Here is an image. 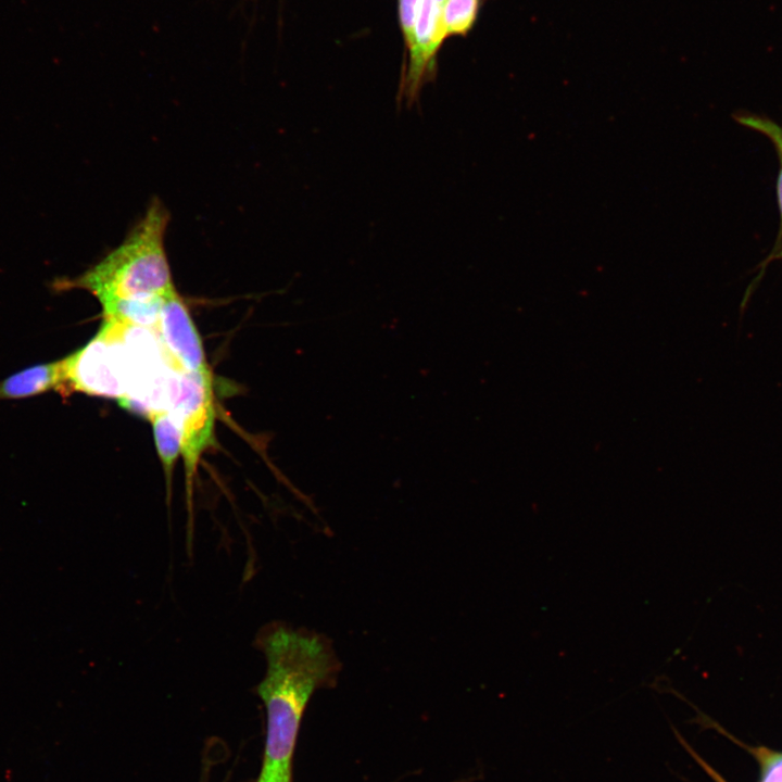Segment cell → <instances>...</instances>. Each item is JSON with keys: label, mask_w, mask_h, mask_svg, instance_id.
Returning a JSON list of instances; mask_svg holds the SVG:
<instances>
[{"label": "cell", "mask_w": 782, "mask_h": 782, "mask_svg": "<svg viewBox=\"0 0 782 782\" xmlns=\"http://www.w3.org/2000/svg\"><path fill=\"white\" fill-rule=\"evenodd\" d=\"M254 644L267 665L256 686L266 710L258 781L291 782L292 756L304 710L316 690L336 683L341 664L328 638L280 621L262 628Z\"/></svg>", "instance_id": "6da1fadb"}, {"label": "cell", "mask_w": 782, "mask_h": 782, "mask_svg": "<svg viewBox=\"0 0 782 782\" xmlns=\"http://www.w3.org/2000/svg\"><path fill=\"white\" fill-rule=\"evenodd\" d=\"M168 211L153 200L127 237L68 285L101 305L119 300L164 298L175 291L165 250Z\"/></svg>", "instance_id": "7a4b0ae2"}, {"label": "cell", "mask_w": 782, "mask_h": 782, "mask_svg": "<svg viewBox=\"0 0 782 782\" xmlns=\"http://www.w3.org/2000/svg\"><path fill=\"white\" fill-rule=\"evenodd\" d=\"M182 426V457L186 472L188 506L187 545L192 548L193 479L201 454L214 436L215 406L211 373H180L176 398L169 408Z\"/></svg>", "instance_id": "3957f363"}, {"label": "cell", "mask_w": 782, "mask_h": 782, "mask_svg": "<svg viewBox=\"0 0 782 782\" xmlns=\"http://www.w3.org/2000/svg\"><path fill=\"white\" fill-rule=\"evenodd\" d=\"M62 363L64 389L117 400L128 391L129 374L124 353L103 326L92 340Z\"/></svg>", "instance_id": "277c9868"}, {"label": "cell", "mask_w": 782, "mask_h": 782, "mask_svg": "<svg viewBox=\"0 0 782 782\" xmlns=\"http://www.w3.org/2000/svg\"><path fill=\"white\" fill-rule=\"evenodd\" d=\"M440 0H421L407 66L399 88V102L407 106L418 101L422 86L436 76L437 54L446 38L441 24Z\"/></svg>", "instance_id": "5b68a950"}, {"label": "cell", "mask_w": 782, "mask_h": 782, "mask_svg": "<svg viewBox=\"0 0 782 782\" xmlns=\"http://www.w3.org/2000/svg\"><path fill=\"white\" fill-rule=\"evenodd\" d=\"M154 330L176 370L210 373L201 338L176 290L164 298Z\"/></svg>", "instance_id": "8992f818"}, {"label": "cell", "mask_w": 782, "mask_h": 782, "mask_svg": "<svg viewBox=\"0 0 782 782\" xmlns=\"http://www.w3.org/2000/svg\"><path fill=\"white\" fill-rule=\"evenodd\" d=\"M55 389L64 390L62 360L13 374L0 382V400L23 399Z\"/></svg>", "instance_id": "52a82bcc"}, {"label": "cell", "mask_w": 782, "mask_h": 782, "mask_svg": "<svg viewBox=\"0 0 782 782\" xmlns=\"http://www.w3.org/2000/svg\"><path fill=\"white\" fill-rule=\"evenodd\" d=\"M149 419L152 425L156 452L165 471L167 497L169 499L173 467L182 451V426L178 417L169 409L153 412Z\"/></svg>", "instance_id": "ba28073f"}, {"label": "cell", "mask_w": 782, "mask_h": 782, "mask_svg": "<svg viewBox=\"0 0 782 782\" xmlns=\"http://www.w3.org/2000/svg\"><path fill=\"white\" fill-rule=\"evenodd\" d=\"M484 0H443L441 24L445 37L466 36L475 27Z\"/></svg>", "instance_id": "9c48e42d"}, {"label": "cell", "mask_w": 782, "mask_h": 782, "mask_svg": "<svg viewBox=\"0 0 782 782\" xmlns=\"http://www.w3.org/2000/svg\"><path fill=\"white\" fill-rule=\"evenodd\" d=\"M739 124L765 135L775 147L780 169L777 179V199L780 212V232L782 237V126L772 119L753 114H742L735 117Z\"/></svg>", "instance_id": "30bf717a"}, {"label": "cell", "mask_w": 782, "mask_h": 782, "mask_svg": "<svg viewBox=\"0 0 782 782\" xmlns=\"http://www.w3.org/2000/svg\"><path fill=\"white\" fill-rule=\"evenodd\" d=\"M759 767V782H782V752L766 746H747Z\"/></svg>", "instance_id": "8fae6325"}, {"label": "cell", "mask_w": 782, "mask_h": 782, "mask_svg": "<svg viewBox=\"0 0 782 782\" xmlns=\"http://www.w3.org/2000/svg\"><path fill=\"white\" fill-rule=\"evenodd\" d=\"M420 4L421 0H399L398 2L399 22L406 50L412 47L414 41Z\"/></svg>", "instance_id": "7c38bea8"}, {"label": "cell", "mask_w": 782, "mask_h": 782, "mask_svg": "<svg viewBox=\"0 0 782 782\" xmlns=\"http://www.w3.org/2000/svg\"><path fill=\"white\" fill-rule=\"evenodd\" d=\"M440 1H443V0H440Z\"/></svg>", "instance_id": "4fadbf2b"}, {"label": "cell", "mask_w": 782, "mask_h": 782, "mask_svg": "<svg viewBox=\"0 0 782 782\" xmlns=\"http://www.w3.org/2000/svg\"><path fill=\"white\" fill-rule=\"evenodd\" d=\"M257 782H261V781H257Z\"/></svg>", "instance_id": "5bb4252c"}]
</instances>
